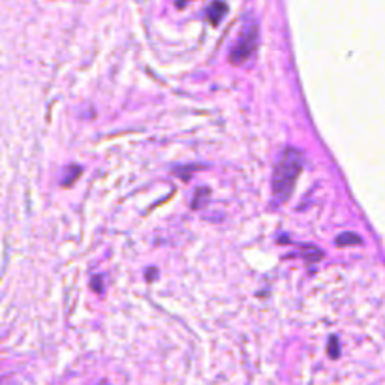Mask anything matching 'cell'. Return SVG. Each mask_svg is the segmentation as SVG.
<instances>
[{
  "label": "cell",
  "instance_id": "obj_1",
  "mask_svg": "<svg viewBox=\"0 0 385 385\" xmlns=\"http://www.w3.org/2000/svg\"><path fill=\"white\" fill-rule=\"evenodd\" d=\"M301 169H303V154L295 149H286L278 158L275 177H273V190H275L276 200H288Z\"/></svg>",
  "mask_w": 385,
  "mask_h": 385
},
{
  "label": "cell",
  "instance_id": "obj_2",
  "mask_svg": "<svg viewBox=\"0 0 385 385\" xmlns=\"http://www.w3.org/2000/svg\"><path fill=\"white\" fill-rule=\"evenodd\" d=\"M256 45H258V27H248L241 34V38L237 40L235 48L231 49L229 61L233 64H242L247 62L252 53H254Z\"/></svg>",
  "mask_w": 385,
  "mask_h": 385
},
{
  "label": "cell",
  "instance_id": "obj_3",
  "mask_svg": "<svg viewBox=\"0 0 385 385\" xmlns=\"http://www.w3.org/2000/svg\"><path fill=\"white\" fill-rule=\"evenodd\" d=\"M227 12V6L222 2V0H214L213 4L209 6V10H207V19L211 21V25H218L220 23V19L226 15Z\"/></svg>",
  "mask_w": 385,
  "mask_h": 385
},
{
  "label": "cell",
  "instance_id": "obj_4",
  "mask_svg": "<svg viewBox=\"0 0 385 385\" xmlns=\"http://www.w3.org/2000/svg\"><path fill=\"white\" fill-rule=\"evenodd\" d=\"M209 198H211V190L205 188V186H201V188H198V192L194 194L192 207L194 209H203V207L207 205Z\"/></svg>",
  "mask_w": 385,
  "mask_h": 385
},
{
  "label": "cell",
  "instance_id": "obj_5",
  "mask_svg": "<svg viewBox=\"0 0 385 385\" xmlns=\"http://www.w3.org/2000/svg\"><path fill=\"white\" fill-rule=\"evenodd\" d=\"M359 242H361V239L355 233H342L337 239L338 247H350V244H359Z\"/></svg>",
  "mask_w": 385,
  "mask_h": 385
},
{
  "label": "cell",
  "instance_id": "obj_6",
  "mask_svg": "<svg viewBox=\"0 0 385 385\" xmlns=\"http://www.w3.org/2000/svg\"><path fill=\"white\" fill-rule=\"evenodd\" d=\"M327 353H329L331 359H338L340 357V344H338L337 337L329 338V344H327Z\"/></svg>",
  "mask_w": 385,
  "mask_h": 385
},
{
  "label": "cell",
  "instance_id": "obj_7",
  "mask_svg": "<svg viewBox=\"0 0 385 385\" xmlns=\"http://www.w3.org/2000/svg\"><path fill=\"white\" fill-rule=\"evenodd\" d=\"M79 173H81V167H76V165L68 167V169H66V177H68V179L64 180V186L72 185V183L77 179V175H79Z\"/></svg>",
  "mask_w": 385,
  "mask_h": 385
},
{
  "label": "cell",
  "instance_id": "obj_8",
  "mask_svg": "<svg viewBox=\"0 0 385 385\" xmlns=\"http://www.w3.org/2000/svg\"><path fill=\"white\" fill-rule=\"evenodd\" d=\"M190 0H175V4H177V8H185L186 4H188Z\"/></svg>",
  "mask_w": 385,
  "mask_h": 385
},
{
  "label": "cell",
  "instance_id": "obj_9",
  "mask_svg": "<svg viewBox=\"0 0 385 385\" xmlns=\"http://www.w3.org/2000/svg\"><path fill=\"white\" fill-rule=\"evenodd\" d=\"M100 385H110V384H107V382H102V384H100Z\"/></svg>",
  "mask_w": 385,
  "mask_h": 385
}]
</instances>
